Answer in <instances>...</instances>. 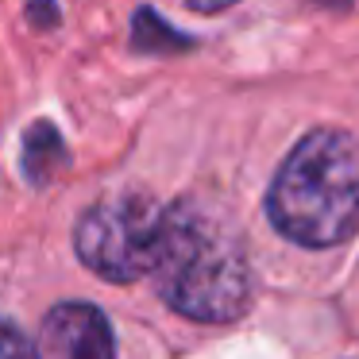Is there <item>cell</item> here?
I'll return each instance as SVG.
<instances>
[{
	"mask_svg": "<svg viewBox=\"0 0 359 359\" xmlns=\"http://www.w3.org/2000/svg\"><path fill=\"white\" fill-rule=\"evenodd\" d=\"M151 278L158 297L182 317L224 325L248 309V251L224 217L197 201H178L163 217Z\"/></svg>",
	"mask_w": 359,
	"mask_h": 359,
	"instance_id": "1",
	"label": "cell"
},
{
	"mask_svg": "<svg viewBox=\"0 0 359 359\" xmlns=\"http://www.w3.org/2000/svg\"><path fill=\"white\" fill-rule=\"evenodd\" d=\"M266 217L302 248H336L355 236L359 143L340 128H313L274 174Z\"/></svg>",
	"mask_w": 359,
	"mask_h": 359,
	"instance_id": "2",
	"label": "cell"
},
{
	"mask_svg": "<svg viewBox=\"0 0 359 359\" xmlns=\"http://www.w3.org/2000/svg\"><path fill=\"white\" fill-rule=\"evenodd\" d=\"M166 209L151 194H109L81 212L74 228L78 259L109 282H135L151 274Z\"/></svg>",
	"mask_w": 359,
	"mask_h": 359,
	"instance_id": "3",
	"label": "cell"
},
{
	"mask_svg": "<svg viewBox=\"0 0 359 359\" xmlns=\"http://www.w3.org/2000/svg\"><path fill=\"white\" fill-rule=\"evenodd\" d=\"M43 359H116L112 325L97 305L62 302L47 313L39 328Z\"/></svg>",
	"mask_w": 359,
	"mask_h": 359,
	"instance_id": "4",
	"label": "cell"
},
{
	"mask_svg": "<svg viewBox=\"0 0 359 359\" xmlns=\"http://www.w3.org/2000/svg\"><path fill=\"white\" fill-rule=\"evenodd\" d=\"M24 170L27 178L35 182H47L50 174H55V166L66 158V147H62V135L55 132L50 124H35L32 132H27L24 140Z\"/></svg>",
	"mask_w": 359,
	"mask_h": 359,
	"instance_id": "5",
	"label": "cell"
},
{
	"mask_svg": "<svg viewBox=\"0 0 359 359\" xmlns=\"http://www.w3.org/2000/svg\"><path fill=\"white\" fill-rule=\"evenodd\" d=\"M0 359H43V355L35 351L24 328L12 325L8 317H0Z\"/></svg>",
	"mask_w": 359,
	"mask_h": 359,
	"instance_id": "6",
	"label": "cell"
},
{
	"mask_svg": "<svg viewBox=\"0 0 359 359\" xmlns=\"http://www.w3.org/2000/svg\"><path fill=\"white\" fill-rule=\"evenodd\" d=\"M228 4H236V0H189V8H197V12H220Z\"/></svg>",
	"mask_w": 359,
	"mask_h": 359,
	"instance_id": "7",
	"label": "cell"
},
{
	"mask_svg": "<svg viewBox=\"0 0 359 359\" xmlns=\"http://www.w3.org/2000/svg\"><path fill=\"white\" fill-rule=\"evenodd\" d=\"M27 16H39V20H47V24H55V8H50V4H39V8H32Z\"/></svg>",
	"mask_w": 359,
	"mask_h": 359,
	"instance_id": "8",
	"label": "cell"
},
{
	"mask_svg": "<svg viewBox=\"0 0 359 359\" xmlns=\"http://www.w3.org/2000/svg\"><path fill=\"white\" fill-rule=\"evenodd\" d=\"M320 4H348V0H320Z\"/></svg>",
	"mask_w": 359,
	"mask_h": 359,
	"instance_id": "9",
	"label": "cell"
}]
</instances>
